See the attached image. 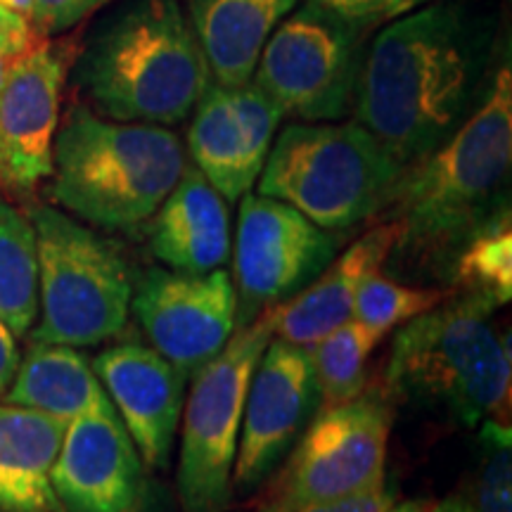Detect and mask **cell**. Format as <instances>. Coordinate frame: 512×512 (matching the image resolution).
<instances>
[{"label":"cell","instance_id":"obj_23","mask_svg":"<svg viewBox=\"0 0 512 512\" xmlns=\"http://www.w3.org/2000/svg\"><path fill=\"white\" fill-rule=\"evenodd\" d=\"M38 313L36 233L29 216L0 200V320L27 337Z\"/></svg>","mask_w":512,"mask_h":512},{"label":"cell","instance_id":"obj_33","mask_svg":"<svg viewBox=\"0 0 512 512\" xmlns=\"http://www.w3.org/2000/svg\"><path fill=\"white\" fill-rule=\"evenodd\" d=\"M420 512H475L472 505L467 503V498H446L439 503H422Z\"/></svg>","mask_w":512,"mask_h":512},{"label":"cell","instance_id":"obj_6","mask_svg":"<svg viewBox=\"0 0 512 512\" xmlns=\"http://www.w3.org/2000/svg\"><path fill=\"white\" fill-rule=\"evenodd\" d=\"M401 169L358 121H299L268 152L259 195L287 202L325 230H347L380 214Z\"/></svg>","mask_w":512,"mask_h":512},{"label":"cell","instance_id":"obj_11","mask_svg":"<svg viewBox=\"0 0 512 512\" xmlns=\"http://www.w3.org/2000/svg\"><path fill=\"white\" fill-rule=\"evenodd\" d=\"M240 200L235 240L238 328L252 323L259 309L302 292L335 259L339 247L330 230L316 226L287 202L252 192Z\"/></svg>","mask_w":512,"mask_h":512},{"label":"cell","instance_id":"obj_4","mask_svg":"<svg viewBox=\"0 0 512 512\" xmlns=\"http://www.w3.org/2000/svg\"><path fill=\"white\" fill-rule=\"evenodd\" d=\"M185 166L169 128L102 119L76 105L57 126L50 195L93 226L128 230L155 216Z\"/></svg>","mask_w":512,"mask_h":512},{"label":"cell","instance_id":"obj_28","mask_svg":"<svg viewBox=\"0 0 512 512\" xmlns=\"http://www.w3.org/2000/svg\"><path fill=\"white\" fill-rule=\"evenodd\" d=\"M105 3L107 0H31L27 17L36 34L48 38L76 27Z\"/></svg>","mask_w":512,"mask_h":512},{"label":"cell","instance_id":"obj_24","mask_svg":"<svg viewBox=\"0 0 512 512\" xmlns=\"http://www.w3.org/2000/svg\"><path fill=\"white\" fill-rule=\"evenodd\" d=\"M384 332L368 328L358 320H347L318 339L311 351L318 401L325 408L356 399L366 389L368 358L373 356Z\"/></svg>","mask_w":512,"mask_h":512},{"label":"cell","instance_id":"obj_34","mask_svg":"<svg viewBox=\"0 0 512 512\" xmlns=\"http://www.w3.org/2000/svg\"><path fill=\"white\" fill-rule=\"evenodd\" d=\"M0 5H5V8H10V10L22 12V15H27L31 0H0Z\"/></svg>","mask_w":512,"mask_h":512},{"label":"cell","instance_id":"obj_18","mask_svg":"<svg viewBox=\"0 0 512 512\" xmlns=\"http://www.w3.org/2000/svg\"><path fill=\"white\" fill-rule=\"evenodd\" d=\"M394 242L396 228L387 221L351 242L302 292L283 304L268 306L273 335L297 347H313L318 339L351 320L358 287L366 275L380 271L392 256Z\"/></svg>","mask_w":512,"mask_h":512},{"label":"cell","instance_id":"obj_20","mask_svg":"<svg viewBox=\"0 0 512 512\" xmlns=\"http://www.w3.org/2000/svg\"><path fill=\"white\" fill-rule=\"evenodd\" d=\"M297 0H188V22L209 64L211 81L242 86L261 50Z\"/></svg>","mask_w":512,"mask_h":512},{"label":"cell","instance_id":"obj_5","mask_svg":"<svg viewBox=\"0 0 512 512\" xmlns=\"http://www.w3.org/2000/svg\"><path fill=\"white\" fill-rule=\"evenodd\" d=\"M496 304L482 294L439 304L401 325L387 366L394 394L441 406L475 427L510 401V347L494 330Z\"/></svg>","mask_w":512,"mask_h":512},{"label":"cell","instance_id":"obj_7","mask_svg":"<svg viewBox=\"0 0 512 512\" xmlns=\"http://www.w3.org/2000/svg\"><path fill=\"white\" fill-rule=\"evenodd\" d=\"M36 233L38 309L34 344L93 347L124 330L133 283L119 247L46 204L29 211Z\"/></svg>","mask_w":512,"mask_h":512},{"label":"cell","instance_id":"obj_35","mask_svg":"<svg viewBox=\"0 0 512 512\" xmlns=\"http://www.w3.org/2000/svg\"><path fill=\"white\" fill-rule=\"evenodd\" d=\"M420 508H422V503L406 501V503H401V505H394V508L389 510V512H420Z\"/></svg>","mask_w":512,"mask_h":512},{"label":"cell","instance_id":"obj_32","mask_svg":"<svg viewBox=\"0 0 512 512\" xmlns=\"http://www.w3.org/2000/svg\"><path fill=\"white\" fill-rule=\"evenodd\" d=\"M19 366V349H17V337L12 335L8 325L0 320V396L8 392L12 377L17 373Z\"/></svg>","mask_w":512,"mask_h":512},{"label":"cell","instance_id":"obj_14","mask_svg":"<svg viewBox=\"0 0 512 512\" xmlns=\"http://www.w3.org/2000/svg\"><path fill=\"white\" fill-rule=\"evenodd\" d=\"M318 406L309 347L275 339L256 363L242 413L233 484L254 489L290 451Z\"/></svg>","mask_w":512,"mask_h":512},{"label":"cell","instance_id":"obj_13","mask_svg":"<svg viewBox=\"0 0 512 512\" xmlns=\"http://www.w3.org/2000/svg\"><path fill=\"white\" fill-rule=\"evenodd\" d=\"M131 309L157 354L185 377L207 366L238 330V292L221 268H152L133 287Z\"/></svg>","mask_w":512,"mask_h":512},{"label":"cell","instance_id":"obj_26","mask_svg":"<svg viewBox=\"0 0 512 512\" xmlns=\"http://www.w3.org/2000/svg\"><path fill=\"white\" fill-rule=\"evenodd\" d=\"M446 299H451L448 290L401 285L375 271L366 275L361 287H358L351 320H358V323L387 335L392 328H401L408 320L437 309Z\"/></svg>","mask_w":512,"mask_h":512},{"label":"cell","instance_id":"obj_3","mask_svg":"<svg viewBox=\"0 0 512 512\" xmlns=\"http://www.w3.org/2000/svg\"><path fill=\"white\" fill-rule=\"evenodd\" d=\"M76 79L105 117L174 126L211 74L181 0H131L83 50Z\"/></svg>","mask_w":512,"mask_h":512},{"label":"cell","instance_id":"obj_10","mask_svg":"<svg viewBox=\"0 0 512 512\" xmlns=\"http://www.w3.org/2000/svg\"><path fill=\"white\" fill-rule=\"evenodd\" d=\"M392 411L375 394L325 408L299 439L290 465L268 494L264 512H294L304 505L356 494L382 482Z\"/></svg>","mask_w":512,"mask_h":512},{"label":"cell","instance_id":"obj_8","mask_svg":"<svg viewBox=\"0 0 512 512\" xmlns=\"http://www.w3.org/2000/svg\"><path fill=\"white\" fill-rule=\"evenodd\" d=\"M271 337L266 309L233 332L226 347L192 375L178 463V496L185 512H221L230 501L249 380Z\"/></svg>","mask_w":512,"mask_h":512},{"label":"cell","instance_id":"obj_12","mask_svg":"<svg viewBox=\"0 0 512 512\" xmlns=\"http://www.w3.org/2000/svg\"><path fill=\"white\" fill-rule=\"evenodd\" d=\"M76 50L41 38L0 67V190L29 195L53 174L62 88Z\"/></svg>","mask_w":512,"mask_h":512},{"label":"cell","instance_id":"obj_27","mask_svg":"<svg viewBox=\"0 0 512 512\" xmlns=\"http://www.w3.org/2000/svg\"><path fill=\"white\" fill-rule=\"evenodd\" d=\"M475 512H512V437L510 427L486 418L479 432V463L472 498Z\"/></svg>","mask_w":512,"mask_h":512},{"label":"cell","instance_id":"obj_21","mask_svg":"<svg viewBox=\"0 0 512 512\" xmlns=\"http://www.w3.org/2000/svg\"><path fill=\"white\" fill-rule=\"evenodd\" d=\"M67 422L0 403V512H62L50 470Z\"/></svg>","mask_w":512,"mask_h":512},{"label":"cell","instance_id":"obj_16","mask_svg":"<svg viewBox=\"0 0 512 512\" xmlns=\"http://www.w3.org/2000/svg\"><path fill=\"white\" fill-rule=\"evenodd\" d=\"M50 484L62 512L140 510L143 460L114 406L67 422Z\"/></svg>","mask_w":512,"mask_h":512},{"label":"cell","instance_id":"obj_2","mask_svg":"<svg viewBox=\"0 0 512 512\" xmlns=\"http://www.w3.org/2000/svg\"><path fill=\"white\" fill-rule=\"evenodd\" d=\"M512 164V72L498 62L456 131L401 169L377 223H394L392 254L415 266L453 259L479 230L508 211Z\"/></svg>","mask_w":512,"mask_h":512},{"label":"cell","instance_id":"obj_17","mask_svg":"<svg viewBox=\"0 0 512 512\" xmlns=\"http://www.w3.org/2000/svg\"><path fill=\"white\" fill-rule=\"evenodd\" d=\"M95 375L110 396L145 465H169L178 418L183 411L185 375L143 344H119L93 361Z\"/></svg>","mask_w":512,"mask_h":512},{"label":"cell","instance_id":"obj_9","mask_svg":"<svg viewBox=\"0 0 512 512\" xmlns=\"http://www.w3.org/2000/svg\"><path fill=\"white\" fill-rule=\"evenodd\" d=\"M366 27L323 5L292 10L261 50L252 81L283 110L302 121H335L354 110Z\"/></svg>","mask_w":512,"mask_h":512},{"label":"cell","instance_id":"obj_22","mask_svg":"<svg viewBox=\"0 0 512 512\" xmlns=\"http://www.w3.org/2000/svg\"><path fill=\"white\" fill-rule=\"evenodd\" d=\"M3 396L12 406L31 408L64 422L112 406L86 356L64 344H34L27 358L19 361Z\"/></svg>","mask_w":512,"mask_h":512},{"label":"cell","instance_id":"obj_25","mask_svg":"<svg viewBox=\"0 0 512 512\" xmlns=\"http://www.w3.org/2000/svg\"><path fill=\"white\" fill-rule=\"evenodd\" d=\"M453 280L470 294H482L496 306L512 297V230L510 214L498 216L453 259Z\"/></svg>","mask_w":512,"mask_h":512},{"label":"cell","instance_id":"obj_30","mask_svg":"<svg viewBox=\"0 0 512 512\" xmlns=\"http://www.w3.org/2000/svg\"><path fill=\"white\" fill-rule=\"evenodd\" d=\"M394 498V489L387 484V479H382V482L356 491V494L304 505L294 512H389L394 508Z\"/></svg>","mask_w":512,"mask_h":512},{"label":"cell","instance_id":"obj_31","mask_svg":"<svg viewBox=\"0 0 512 512\" xmlns=\"http://www.w3.org/2000/svg\"><path fill=\"white\" fill-rule=\"evenodd\" d=\"M41 38L43 36H38L36 29L31 27L27 15L0 5V67L27 53Z\"/></svg>","mask_w":512,"mask_h":512},{"label":"cell","instance_id":"obj_19","mask_svg":"<svg viewBox=\"0 0 512 512\" xmlns=\"http://www.w3.org/2000/svg\"><path fill=\"white\" fill-rule=\"evenodd\" d=\"M150 245L162 264L183 273H209L228 261V202L195 164L185 166L155 211Z\"/></svg>","mask_w":512,"mask_h":512},{"label":"cell","instance_id":"obj_15","mask_svg":"<svg viewBox=\"0 0 512 512\" xmlns=\"http://www.w3.org/2000/svg\"><path fill=\"white\" fill-rule=\"evenodd\" d=\"M192 112V164L223 200L238 202L264 171L283 110L254 81L242 86L211 81Z\"/></svg>","mask_w":512,"mask_h":512},{"label":"cell","instance_id":"obj_29","mask_svg":"<svg viewBox=\"0 0 512 512\" xmlns=\"http://www.w3.org/2000/svg\"><path fill=\"white\" fill-rule=\"evenodd\" d=\"M339 17L361 27H375V24L392 22V19L408 15V12L422 8V5L437 3V0H313Z\"/></svg>","mask_w":512,"mask_h":512},{"label":"cell","instance_id":"obj_1","mask_svg":"<svg viewBox=\"0 0 512 512\" xmlns=\"http://www.w3.org/2000/svg\"><path fill=\"white\" fill-rule=\"evenodd\" d=\"M491 34L463 5H422L387 22L363 57L354 114L401 166L456 131L484 88Z\"/></svg>","mask_w":512,"mask_h":512}]
</instances>
